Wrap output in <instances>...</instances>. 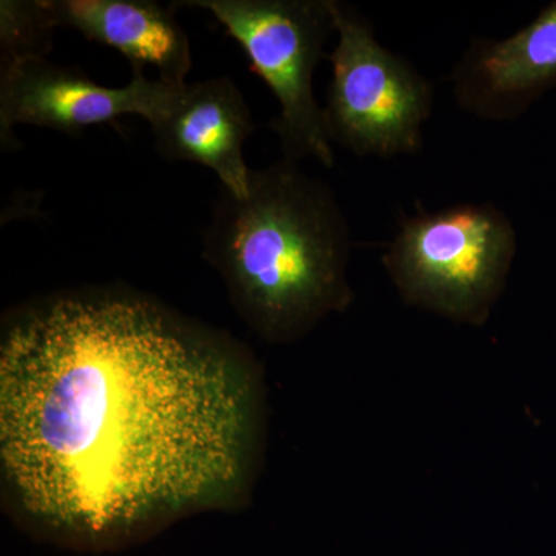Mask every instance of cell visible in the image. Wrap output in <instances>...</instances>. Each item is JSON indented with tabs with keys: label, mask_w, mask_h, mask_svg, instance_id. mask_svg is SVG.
Instances as JSON below:
<instances>
[{
	"label": "cell",
	"mask_w": 556,
	"mask_h": 556,
	"mask_svg": "<svg viewBox=\"0 0 556 556\" xmlns=\"http://www.w3.org/2000/svg\"><path fill=\"white\" fill-rule=\"evenodd\" d=\"M225 340L152 300H39L0 339V466L49 532L118 543L229 506L251 467L254 388Z\"/></svg>",
	"instance_id": "1"
},
{
	"label": "cell",
	"mask_w": 556,
	"mask_h": 556,
	"mask_svg": "<svg viewBox=\"0 0 556 556\" xmlns=\"http://www.w3.org/2000/svg\"><path fill=\"white\" fill-rule=\"evenodd\" d=\"M350 257L334 192L287 159L252 170L244 199L223 190L204 232V258L233 308L270 343L294 342L351 305Z\"/></svg>",
	"instance_id": "2"
},
{
	"label": "cell",
	"mask_w": 556,
	"mask_h": 556,
	"mask_svg": "<svg viewBox=\"0 0 556 556\" xmlns=\"http://www.w3.org/2000/svg\"><path fill=\"white\" fill-rule=\"evenodd\" d=\"M511 219L492 203H463L402 219L382 263L402 300L481 327L517 257Z\"/></svg>",
	"instance_id": "3"
},
{
	"label": "cell",
	"mask_w": 556,
	"mask_h": 556,
	"mask_svg": "<svg viewBox=\"0 0 556 556\" xmlns=\"http://www.w3.org/2000/svg\"><path fill=\"white\" fill-rule=\"evenodd\" d=\"M177 7L206 10L247 53L251 70L276 97L270 126L283 159H314L331 169L334 149L313 80L325 43L336 33L329 0H186Z\"/></svg>",
	"instance_id": "4"
},
{
	"label": "cell",
	"mask_w": 556,
	"mask_h": 556,
	"mask_svg": "<svg viewBox=\"0 0 556 556\" xmlns=\"http://www.w3.org/2000/svg\"><path fill=\"white\" fill-rule=\"evenodd\" d=\"M338 43L329 54L332 79L324 108L332 144L358 156L413 155L434 105L430 80L376 39L353 7L329 0Z\"/></svg>",
	"instance_id": "5"
},
{
	"label": "cell",
	"mask_w": 556,
	"mask_h": 556,
	"mask_svg": "<svg viewBox=\"0 0 556 556\" xmlns=\"http://www.w3.org/2000/svg\"><path fill=\"white\" fill-rule=\"evenodd\" d=\"M172 84L149 79L134 68L124 87H105L80 68L49 60H33L0 72V141L10 148L14 126L78 135L98 124L127 115L152 119L169 93Z\"/></svg>",
	"instance_id": "6"
},
{
	"label": "cell",
	"mask_w": 556,
	"mask_h": 556,
	"mask_svg": "<svg viewBox=\"0 0 556 556\" xmlns=\"http://www.w3.org/2000/svg\"><path fill=\"white\" fill-rule=\"evenodd\" d=\"M164 159L192 161L217 175L237 199L249 192L244 144L255 131L251 110L229 76L170 86L149 121Z\"/></svg>",
	"instance_id": "7"
},
{
	"label": "cell",
	"mask_w": 556,
	"mask_h": 556,
	"mask_svg": "<svg viewBox=\"0 0 556 556\" xmlns=\"http://www.w3.org/2000/svg\"><path fill=\"white\" fill-rule=\"evenodd\" d=\"M464 112L508 123L556 86V0L506 39H475L450 75Z\"/></svg>",
	"instance_id": "8"
},
{
	"label": "cell",
	"mask_w": 556,
	"mask_h": 556,
	"mask_svg": "<svg viewBox=\"0 0 556 556\" xmlns=\"http://www.w3.org/2000/svg\"><path fill=\"white\" fill-rule=\"evenodd\" d=\"M58 27L79 31L91 42L119 51L131 67L152 65L160 80L188 83L192 50L175 17L177 5L152 0H49Z\"/></svg>",
	"instance_id": "9"
},
{
	"label": "cell",
	"mask_w": 556,
	"mask_h": 556,
	"mask_svg": "<svg viewBox=\"0 0 556 556\" xmlns=\"http://www.w3.org/2000/svg\"><path fill=\"white\" fill-rule=\"evenodd\" d=\"M58 24L49 0L0 2L2 68L33 60H46L53 49Z\"/></svg>",
	"instance_id": "10"
}]
</instances>
